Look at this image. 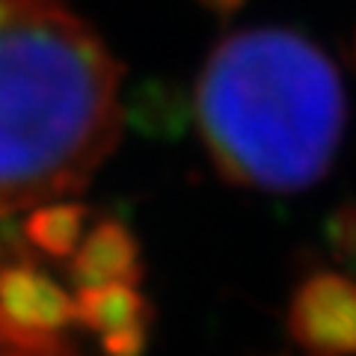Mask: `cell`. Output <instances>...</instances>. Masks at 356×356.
I'll list each match as a JSON object with an SVG mask.
<instances>
[{
    "label": "cell",
    "mask_w": 356,
    "mask_h": 356,
    "mask_svg": "<svg viewBox=\"0 0 356 356\" xmlns=\"http://www.w3.org/2000/svg\"><path fill=\"white\" fill-rule=\"evenodd\" d=\"M119 137V69L65 0H0V217L65 202Z\"/></svg>",
    "instance_id": "1"
},
{
    "label": "cell",
    "mask_w": 356,
    "mask_h": 356,
    "mask_svg": "<svg viewBox=\"0 0 356 356\" xmlns=\"http://www.w3.org/2000/svg\"><path fill=\"white\" fill-rule=\"evenodd\" d=\"M217 170L259 191H303L330 170L344 131L336 65L300 33L243 30L217 44L196 86Z\"/></svg>",
    "instance_id": "2"
},
{
    "label": "cell",
    "mask_w": 356,
    "mask_h": 356,
    "mask_svg": "<svg viewBox=\"0 0 356 356\" xmlns=\"http://www.w3.org/2000/svg\"><path fill=\"white\" fill-rule=\"evenodd\" d=\"M291 332L312 356L356 353V288L318 280L297 297Z\"/></svg>",
    "instance_id": "3"
},
{
    "label": "cell",
    "mask_w": 356,
    "mask_h": 356,
    "mask_svg": "<svg viewBox=\"0 0 356 356\" xmlns=\"http://www.w3.org/2000/svg\"><path fill=\"white\" fill-rule=\"evenodd\" d=\"M77 324L86 327L107 356H137L143 350V297L134 285L77 288Z\"/></svg>",
    "instance_id": "4"
},
{
    "label": "cell",
    "mask_w": 356,
    "mask_h": 356,
    "mask_svg": "<svg viewBox=\"0 0 356 356\" xmlns=\"http://www.w3.org/2000/svg\"><path fill=\"white\" fill-rule=\"evenodd\" d=\"M137 276V243L119 222H102L89 238H81L72 252L74 288L134 285Z\"/></svg>",
    "instance_id": "5"
},
{
    "label": "cell",
    "mask_w": 356,
    "mask_h": 356,
    "mask_svg": "<svg viewBox=\"0 0 356 356\" xmlns=\"http://www.w3.org/2000/svg\"><path fill=\"white\" fill-rule=\"evenodd\" d=\"M27 238L30 243H36L42 252L65 259L77 250L83 232V208L69 205V202H54L36 208L33 217L27 220Z\"/></svg>",
    "instance_id": "6"
}]
</instances>
